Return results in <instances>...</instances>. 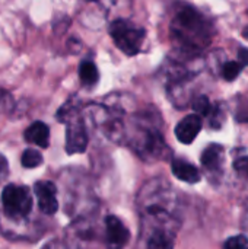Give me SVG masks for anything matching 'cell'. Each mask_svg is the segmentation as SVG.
Masks as SVG:
<instances>
[{
	"label": "cell",
	"mask_w": 248,
	"mask_h": 249,
	"mask_svg": "<svg viewBox=\"0 0 248 249\" xmlns=\"http://www.w3.org/2000/svg\"><path fill=\"white\" fill-rule=\"evenodd\" d=\"M57 118L61 123H66V152L69 155L83 153L88 146V131L83 118L79 115L77 108L67 102L63 105L58 112Z\"/></svg>",
	"instance_id": "obj_3"
},
{
	"label": "cell",
	"mask_w": 248,
	"mask_h": 249,
	"mask_svg": "<svg viewBox=\"0 0 248 249\" xmlns=\"http://www.w3.org/2000/svg\"><path fill=\"white\" fill-rule=\"evenodd\" d=\"M170 34L177 53L191 57L210 45L215 26L200 10L186 4L177 9L170 25Z\"/></svg>",
	"instance_id": "obj_1"
},
{
	"label": "cell",
	"mask_w": 248,
	"mask_h": 249,
	"mask_svg": "<svg viewBox=\"0 0 248 249\" xmlns=\"http://www.w3.org/2000/svg\"><path fill=\"white\" fill-rule=\"evenodd\" d=\"M13 105H15L13 96L7 90L0 89V114H4V112L12 111Z\"/></svg>",
	"instance_id": "obj_20"
},
{
	"label": "cell",
	"mask_w": 248,
	"mask_h": 249,
	"mask_svg": "<svg viewBox=\"0 0 248 249\" xmlns=\"http://www.w3.org/2000/svg\"><path fill=\"white\" fill-rule=\"evenodd\" d=\"M34 193L38 200V207L44 214L51 216L58 210L57 188L51 181H38L34 185Z\"/></svg>",
	"instance_id": "obj_8"
},
{
	"label": "cell",
	"mask_w": 248,
	"mask_h": 249,
	"mask_svg": "<svg viewBox=\"0 0 248 249\" xmlns=\"http://www.w3.org/2000/svg\"><path fill=\"white\" fill-rule=\"evenodd\" d=\"M224 147L218 143L209 144L202 153V165L209 172H219L224 163Z\"/></svg>",
	"instance_id": "obj_12"
},
{
	"label": "cell",
	"mask_w": 248,
	"mask_h": 249,
	"mask_svg": "<svg viewBox=\"0 0 248 249\" xmlns=\"http://www.w3.org/2000/svg\"><path fill=\"white\" fill-rule=\"evenodd\" d=\"M175 232L172 231H155L148 239L146 249H174Z\"/></svg>",
	"instance_id": "obj_14"
},
{
	"label": "cell",
	"mask_w": 248,
	"mask_h": 249,
	"mask_svg": "<svg viewBox=\"0 0 248 249\" xmlns=\"http://www.w3.org/2000/svg\"><path fill=\"white\" fill-rule=\"evenodd\" d=\"M202 117L197 114H191L184 117L175 127V136L183 144H191L197 134L202 130Z\"/></svg>",
	"instance_id": "obj_10"
},
{
	"label": "cell",
	"mask_w": 248,
	"mask_h": 249,
	"mask_svg": "<svg viewBox=\"0 0 248 249\" xmlns=\"http://www.w3.org/2000/svg\"><path fill=\"white\" fill-rule=\"evenodd\" d=\"M9 177V163L7 159L0 153V184L4 182Z\"/></svg>",
	"instance_id": "obj_25"
},
{
	"label": "cell",
	"mask_w": 248,
	"mask_h": 249,
	"mask_svg": "<svg viewBox=\"0 0 248 249\" xmlns=\"http://www.w3.org/2000/svg\"><path fill=\"white\" fill-rule=\"evenodd\" d=\"M243 36L248 39V26H246V28H244V31H243Z\"/></svg>",
	"instance_id": "obj_28"
},
{
	"label": "cell",
	"mask_w": 248,
	"mask_h": 249,
	"mask_svg": "<svg viewBox=\"0 0 248 249\" xmlns=\"http://www.w3.org/2000/svg\"><path fill=\"white\" fill-rule=\"evenodd\" d=\"M110 35L115 47L130 57L140 53L145 41V29L127 19H115L111 22Z\"/></svg>",
	"instance_id": "obj_5"
},
{
	"label": "cell",
	"mask_w": 248,
	"mask_h": 249,
	"mask_svg": "<svg viewBox=\"0 0 248 249\" xmlns=\"http://www.w3.org/2000/svg\"><path fill=\"white\" fill-rule=\"evenodd\" d=\"M96 226V225H95ZM94 223H91L86 219H79L73 225H70L67 231V238L70 245H75L80 248L82 245H88L94 241H96V228Z\"/></svg>",
	"instance_id": "obj_9"
},
{
	"label": "cell",
	"mask_w": 248,
	"mask_h": 249,
	"mask_svg": "<svg viewBox=\"0 0 248 249\" xmlns=\"http://www.w3.org/2000/svg\"><path fill=\"white\" fill-rule=\"evenodd\" d=\"M177 198L168 182L161 179L149 181L139 193L137 207L140 219L146 226L155 231H174L177 225L175 207Z\"/></svg>",
	"instance_id": "obj_2"
},
{
	"label": "cell",
	"mask_w": 248,
	"mask_h": 249,
	"mask_svg": "<svg viewBox=\"0 0 248 249\" xmlns=\"http://www.w3.org/2000/svg\"><path fill=\"white\" fill-rule=\"evenodd\" d=\"M243 69H244V66L240 61H227L222 66V77L228 82H232L240 76Z\"/></svg>",
	"instance_id": "obj_19"
},
{
	"label": "cell",
	"mask_w": 248,
	"mask_h": 249,
	"mask_svg": "<svg viewBox=\"0 0 248 249\" xmlns=\"http://www.w3.org/2000/svg\"><path fill=\"white\" fill-rule=\"evenodd\" d=\"M23 137L28 143L47 149L50 144V128L42 121H35L25 130Z\"/></svg>",
	"instance_id": "obj_11"
},
{
	"label": "cell",
	"mask_w": 248,
	"mask_h": 249,
	"mask_svg": "<svg viewBox=\"0 0 248 249\" xmlns=\"http://www.w3.org/2000/svg\"><path fill=\"white\" fill-rule=\"evenodd\" d=\"M20 163L23 168H28V169H32V168H37L42 163V156L38 150H34V149H26L22 156H20Z\"/></svg>",
	"instance_id": "obj_17"
},
{
	"label": "cell",
	"mask_w": 248,
	"mask_h": 249,
	"mask_svg": "<svg viewBox=\"0 0 248 249\" xmlns=\"http://www.w3.org/2000/svg\"><path fill=\"white\" fill-rule=\"evenodd\" d=\"M235 118L240 123H248V101H241L237 107V112H235Z\"/></svg>",
	"instance_id": "obj_24"
},
{
	"label": "cell",
	"mask_w": 248,
	"mask_h": 249,
	"mask_svg": "<svg viewBox=\"0 0 248 249\" xmlns=\"http://www.w3.org/2000/svg\"><path fill=\"white\" fill-rule=\"evenodd\" d=\"M234 169H235V172H237L240 177L247 178L248 179V156L238 158V159L234 162Z\"/></svg>",
	"instance_id": "obj_23"
},
{
	"label": "cell",
	"mask_w": 248,
	"mask_h": 249,
	"mask_svg": "<svg viewBox=\"0 0 248 249\" xmlns=\"http://www.w3.org/2000/svg\"><path fill=\"white\" fill-rule=\"evenodd\" d=\"M209 118H210V127H213V128H219L221 125H222V123H224V112H222V109H221V107H213V109H212V112H210V115H209Z\"/></svg>",
	"instance_id": "obj_22"
},
{
	"label": "cell",
	"mask_w": 248,
	"mask_h": 249,
	"mask_svg": "<svg viewBox=\"0 0 248 249\" xmlns=\"http://www.w3.org/2000/svg\"><path fill=\"white\" fill-rule=\"evenodd\" d=\"M224 249H248V238L243 235L232 236L225 242Z\"/></svg>",
	"instance_id": "obj_21"
},
{
	"label": "cell",
	"mask_w": 248,
	"mask_h": 249,
	"mask_svg": "<svg viewBox=\"0 0 248 249\" xmlns=\"http://www.w3.org/2000/svg\"><path fill=\"white\" fill-rule=\"evenodd\" d=\"M171 169H172V175L175 178H178L180 181L189 182V184H196L200 181V172L199 169L189 163L187 160L183 159H174L171 163Z\"/></svg>",
	"instance_id": "obj_13"
},
{
	"label": "cell",
	"mask_w": 248,
	"mask_h": 249,
	"mask_svg": "<svg viewBox=\"0 0 248 249\" xmlns=\"http://www.w3.org/2000/svg\"><path fill=\"white\" fill-rule=\"evenodd\" d=\"M79 77L83 86L86 88L95 86L99 79V71L95 63H92L91 60H83L79 66Z\"/></svg>",
	"instance_id": "obj_15"
},
{
	"label": "cell",
	"mask_w": 248,
	"mask_h": 249,
	"mask_svg": "<svg viewBox=\"0 0 248 249\" xmlns=\"http://www.w3.org/2000/svg\"><path fill=\"white\" fill-rule=\"evenodd\" d=\"M238 58L243 66H248V50L247 48H240L238 51Z\"/></svg>",
	"instance_id": "obj_26"
},
{
	"label": "cell",
	"mask_w": 248,
	"mask_h": 249,
	"mask_svg": "<svg viewBox=\"0 0 248 249\" xmlns=\"http://www.w3.org/2000/svg\"><path fill=\"white\" fill-rule=\"evenodd\" d=\"M105 12L111 15H117L118 19H126L124 16L129 15L132 10V0H98Z\"/></svg>",
	"instance_id": "obj_16"
},
{
	"label": "cell",
	"mask_w": 248,
	"mask_h": 249,
	"mask_svg": "<svg viewBox=\"0 0 248 249\" xmlns=\"http://www.w3.org/2000/svg\"><path fill=\"white\" fill-rule=\"evenodd\" d=\"M191 107H193V109L196 111V114L197 115H205V117H209L210 115V112H212V109H213V107H212V104H210V101H209V98L206 96V95H199V96H196L193 101H191Z\"/></svg>",
	"instance_id": "obj_18"
},
{
	"label": "cell",
	"mask_w": 248,
	"mask_h": 249,
	"mask_svg": "<svg viewBox=\"0 0 248 249\" xmlns=\"http://www.w3.org/2000/svg\"><path fill=\"white\" fill-rule=\"evenodd\" d=\"M3 214L13 223H23L32 210V196L28 187L7 184L1 193Z\"/></svg>",
	"instance_id": "obj_4"
},
{
	"label": "cell",
	"mask_w": 248,
	"mask_h": 249,
	"mask_svg": "<svg viewBox=\"0 0 248 249\" xmlns=\"http://www.w3.org/2000/svg\"><path fill=\"white\" fill-rule=\"evenodd\" d=\"M243 228L244 231L248 232V201L246 204V210H244V216H243Z\"/></svg>",
	"instance_id": "obj_27"
},
{
	"label": "cell",
	"mask_w": 248,
	"mask_h": 249,
	"mask_svg": "<svg viewBox=\"0 0 248 249\" xmlns=\"http://www.w3.org/2000/svg\"><path fill=\"white\" fill-rule=\"evenodd\" d=\"M130 239V232L115 216L105 217V247L107 249H123Z\"/></svg>",
	"instance_id": "obj_7"
},
{
	"label": "cell",
	"mask_w": 248,
	"mask_h": 249,
	"mask_svg": "<svg viewBox=\"0 0 248 249\" xmlns=\"http://www.w3.org/2000/svg\"><path fill=\"white\" fill-rule=\"evenodd\" d=\"M132 147L145 160L159 159L167 149L159 130L155 127H148V125L137 127L132 139Z\"/></svg>",
	"instance_id": "obj_6"
}]
</instances>
